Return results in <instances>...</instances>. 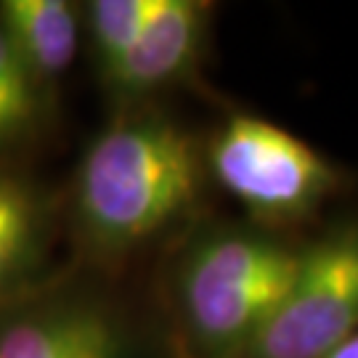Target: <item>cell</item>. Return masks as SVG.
<instances>
[{"instance_id": "obj_1", "label": "cell", "mask_w": 358, "mask_h": 358, "mask_svg": "<svg viewBox=\"0 0 358 358\" xmlns=\"http://www.w3.org/2000/svg\"><path fill=\"white\" fill-rule=\"evenodd\" d=\"M205 136L165 103L115 109L83 149L69 183V229L80 263L120 273L165 250L207 215Z\"/></svg>"}, {"instance_id": "obj_2", "label": "cell", "mask_w": 358, "mask_h": 358, "mask_svg": "<svg viewBox=\"0 0 358 358\" xmlns=\"http://www.w3.org/2000/svg\"><path fill=\"white\" fill-rule=\"evenodd\" d=\"M303 239L210 213L178 234L152 300L176 356H242L292 284Z\"/></svg>"}, {"instance_id": "obj_3", "label": "cell", "mask_w": 358, "mask_h": 358, "mask_svg": "<svg viewBox=\"0 0 358 358\" xmlns=\"http://www.w3.org/2000/svg\"><path fill=\"white\" fill-rule=\"evenodd\" d=\"M205 165L210 183L239 202L247 220L292 236H308L358 192L356 170L239 106L205 136Z\"/></svg>"}, {"instance_id": "obj_4", "label": "cell", "mask_w": 358, "mask_h": 358, "mask_svg": "<svg viewBox=\"0 0 358 358\" xmlns=\"http://www.w3.org/2000/svg\"><path fill=\"white\" fill-rule=\"evenodd\" d=\"M353 332L358 205H345L303 239L292 284L239 358H324Z\"/></svg>"}, {"instance_id": "obj_5", "label": "cell", "mask_w": 358, "mask_h": 358, "mask_svg": "<svg viewBox=\"0 0 358 358\" xmlns=\"http://www.w3.org/2000/svg\"><path fill=\"white\" fill-rule=\"evenodd\" d=\"M215 13L217 6L207 0H159L130 53L101 80L112 112L162 103L173 90L199 85L213 48Z\"/></svg>"}, {"instance_id": "obj_6", "label": "cell", "mask_w": 358, "mask_h": 358, "mask_svg": "<svg viewBox=\"0 0 358 358\" xmlns=\"http://www.w3.org/2000/svg\"><path fill=\"white\" fill-rule=\"evenodd\" d=\"M69 358H178L154 306H143L106 273L85 263L62 271Z\"/></svg>"}, {"instance_id": "obj_7", "label": "cell", "mask_w": 358, "mask_h": 358, "mask_svg": "<svg viewBox=\"0 0 358 358\" xmlns=\"http://www.w3.org/2000/svg\"><path fill=\"white\" fill-rule=\"evenodd\" d=\"M53 213L38 183L0 167V306L45 276Z\"/></svg>"}, {"instance_id": "obj_8", "label": "cell", "mask_w": 358, "mask_h": 358, "mask_svg": "<svg viewBox=\"0 0 358 358\" xmlns=\"http://www.w3.org/2000/svg\"><path fill=\"white\" fill-rule=\"evenodd\" d=\"M0 32L43 93L75 64L83 43V13L72 0H0Z\"/></svg>"}, {"instance_id": "obj_9", "label": "cell", "mask_w": 358, "mask_h": 358, "mask_svg": "<svg viewBox=\"0 0 358 358\" xmlns=\"http://www.w3.org/2000/svg\"><path fill=\"white\" fill-rule=\"evenodd\" d=\"M159 0H88L80 3L83 40L99 83L115 72L130 53Z\"/></svg>"}, {"instance_id": "obj_10", "label": "cell", "mask_w": 358, "mask_h": 358, "mask_svg": "<svg viewBox=\"0 0 358 358\" xmlns=\"http://www.w3.org/2000/svg\"><path fill=\"white\" fill-rule=\"evenodd\" d=\"M48 93L29 77L0 32V154L35 141L45 122Z\"/></svg>"}, {"instance_id": "obj_11", "label": "cell", "mask_w": 358, "mask_h": 358, "mask_svg": "<svg viewBox=\"0 0 358 358\" xmlns=\"http://www.w3.org/2000/svg\"><path fill=\"white\" fill-rule=\"evenodd\" d=\"M324 358H358V332H353L348 340H343L337 348H332Z\"/></svg>"}]
</instances>
